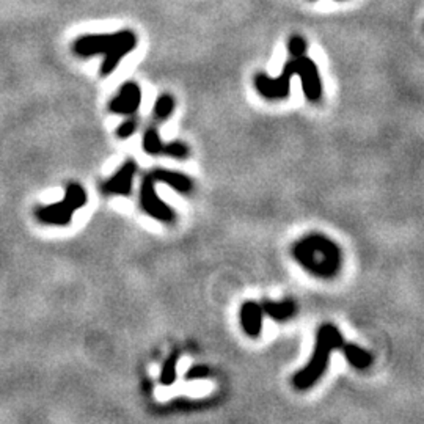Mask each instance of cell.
Wrapping results in <instances>:
<instances>
[{"label": "cell", "instance_id": "1", "mask_svg": "<svg viewBox=\"0 0 424 424\" xmlns=\"http://www.w3.org/2000/svg\"><path fill=\"white\" fill-rule=\"evenodd\" d=\"M137 46V36L133 30H120L115 33L84 35L74 41L72 50L79 57L104 55L101 67L102 76H111L118 67L123 57L133 52Z\"/></svg>", "mask_w": 424, "mask_h": 424}, {"label": "cell", "instance_id": "2", "mask_svg": "<svg viewBox=\"0 0 424 424\" xmlns=\"http://www.w3.org/2000/svg\"><path fill=\"white\" fill-rule=\"evenodd\" d=\"M296 261L319 279H333L341 269V252L333 240L320 235H310L292 248Z\"/></svg>", "mask_w": 424, "mask_h": 424}, {"label": "cell", "instance_id": "3", "mask_svg": "<svg viewBox=\"0 0 424 424\" xmlns=\"http://www.w3.org/2000/svg\"><path fill=\"white\" fill-rule=\"evenodd\" d=\"M342 335L341 332L332 324H325L319 328L316 346H314V354L311 357L310 363L299 371L292 379V385L297 390H308L323 377L330 360V354L333 349H340L342 346Z\"/></svg>", "mask_w": 424, "mask_h": 424}, {"label": "cell", "instance_id": "4", "mask_svg": "<svg viewBox=\"0 0 424 424\" xmlns=\"http://www.w3.org/2000/svg\"><path fill=\"white\" fill-rule=\"evenodd\" d=\"M89 201L87 190L79 182H69L65 190V199L48 206H40L35 211V217L41 223L50 226H67L72 221L76 211L84 208Z\"/></svg>", "mask_w": 424, "mask_h": 424}, {"label": "cell", "instance_id": "5", "mask_svg": "<svg viewBox=\"0 0 424 424\" xmlns=\"http://www.w3.org/2000/svg\"><path fill=\"white\" fill-rule=\"evenodd\" d=\"M296 76V60H291L283 67L279 77H269L266 74H258L255 77V89L262 98L269 101L286 99L291 93V79Z\"/></svg>", "mask_w": 424, "mask_h": 424}, {"label": "cell", "instance_id": "6", "mask_svg": "<svg viewBox=\"0 0 424 424\" xmlns=\"http://www.w3.org/2000/svg\"><path fill=\"white\" fill-rule=\"evenodd\" d=\"M140 203L146 214L151 216L152 218H156V221L165 222V223L174 222V217H177L174 216V211L157 196L156 181L151 174H146L142 181Z\"/></svg>", "mask_w": 424, "mask_h": 424}, {"label": "cell", "instance_id": "7", "mask_svg": "<svg viewBox=\"0 0 424 424\" xmlns=\"http://www.w3.org/2000/svg\"><path fill=\"white\" fill-rule=\"evenodd\" d=\"M296 76L302 80V89L305 96L311 102H318L323 96V84H320L319 69L311 58L296 57Z\"/></svg>", "mask_w": 424, "mask_h": 424}, {"label": "cell", "instance_id": "8", "mask_svg": "<svg viewBox=\"0 0 424 424\" xmlns=\"http://www.w3.org/2000/svg\"><path fill=\"white\" fill-rule=\"evenodd\" d=\"M142 104V90L135 82L124 84L118 94L111 101L108 111L116 115H134Z\"/></svg>", "mask_w": 424, "mask_h": 424}, {"label": "cell", "instance_id": "9", "mask_svg": "<svg viewBox=\"0 0 424 424\" xmlns=\"http://www.w3.org/2000/svg\"><path fill=\"white\" fill-rule=\"evenodd\" d=\"M137 172V165L133 160H128L126 164L120 167V170L115 173V177L102 182V192L106 195H129L133 192V181Z\"/></svg>", "mask_w": 424, "mask_h": 424}, {"label": "cell", "instance_id": "10", "mask_svg": "<svg viewBox=\"0 0 424 424\" xmlns=\"http://www.w3.org/2000/svg\"><path fill=\"white\" fill-rule=\"evenodd\" d=\"M262 319H264V313L257 302H245L240 308V324H242L244 332L252 338L261 335Z\"/></svg>", "mask_w": 424, "mask_h": 424}, {"label": "cell", "instance_id": "11", "mask_svg": "<svg viewBox=\"0 0 424 424\" xmlns=\"http://www.w3.org/2000/svg\"><path fill=\"white\" fill-rule=\"evenodd\" d=\"M155 181L164 182L168 187H172L173 190H177L179 194H189L192 192L194 189V182L186 174H182L179 172H173V170H164V168H157V170L150 173Z\"/></svg>", "mask_w": 424, "mask_h": 424}, {"label": "cell", "instance_id": "12", "mask_svg": "<svg viewBox=\"0 0 424 424\" xmlns=\"http://www.w3.org/2000/svg\"><path fill=\"white\" fill-rule=\"evenodd\" d=\"M261 308L262 313L275 320H288L297 313V305L291 299L283 302H264Z\"/></svg>", "mask_w": 424, "mask_h": 424}, {"label": "cell", "instance_id": "13", "mask_svg": "<svg viewBox=\"0 0 424 424\" xmlns=\"http://www.w3.org/2000/svg\"><path fill=\"white\" fill-rule=\"evenodd\" d=\"M342 352H345L346 360L357 369H367L372 364V357L368 350L362 349L357 345H345L342 342Z\"/></svg>", "mask_w": 424, "mask_h": 424}, {"label": "cell", "instance_id": "14", "mask_svg": "<svg viewBox=\"0 0 424 424\" xmlns=\"http://www.w3.org/2000/svg\"><path fill=\"white\" fill-rule=\"evenodd\" d=\"M162 148H164V142L160 140L157 130L155 128H150L143 135L145 152H148V155H152V156H157V155H162Z\"/></svg>", "mask_w": 424, "mask_h": 424}, {"label": "cell", "instance_id": "15", "mask_svg": "<svg viewBox=\"0 0 424 424\" xmlns=\"http://www.w3.org/2000/svg\"><path fill=\"white\" fill-rule=\"evenodd\" d=\"M177 368H178V354H173L167 358L162 371H160V384L168 386L177 380Z\"/></svg>", "mask_w": 424, "mask_h": 424}, {"label": "cell", "instance_id": "16", "mask_svg": "<svg viewBox=\"0 0 424 424\" xmlns=\"http://www.w3.org/2000/svg\"><path fill=\"white\" fill-rule=\"evenodd\" d=\"M174 111V99L170 94H160L155 104V116L157 120H167Z\"/></svg>", "mask_w": 424, "mask_h": 424}, {"label": "cell", "instance_id": "17", "mask_svg": "<svg viewBox=\"0 0 424 424\" xmlns=\"http://www.w3.org/2000/svg\"><path fill=\"white\" fill-rule=\"evenodd\" d=\"M162 155L172 156L174 159H186L190 155V150L186 143L182 142H173V143H164Z\"/></svg>", "mask_w": 424, "mask_h": 424}, {"label": "cell", "instance_id": "18", "mask_svg": "<svg viewBox=\"0 0 424 424\" xmlns=\"http://www.w3.org/2000/svg\"><path fill=\"white\" fill-rule=\"evenodd\" d=\"M288 49H289V54L292 57H302L305 55L306 52V41L305 38H302V36H292V38H289L288 41Z\"/></svg>", "mask_w": 424, "mask_h": 424}, {"label": "cell", "instance_id": "19", "mask_svg": "<svg viewBox=\"0 0 424 424\" xmlns=\"http://www.w3.org/2000/svg\"><path fill=\"white\" fill-rule=\"evenodd\" d=\"M135 129H137V123L134 120H128L116 129V135H118V138H121V140H126V138H129L130 135H134Z\"/></svg>", "mask_w": 424, "mask_h": 424}, {"label": "cell", "instance_id": "20", "mask_svg": "<svg viewBox=\"0 0 424 424\" xmlns=\"http://www.w3.org/2000/svg\"><path fill=\"white\" fill-rule=\"evenodd\" d=\"M211 374V369L204 364H199V367H194L187 371L186 379L187 380H200V379H206Z\"/></svg>", "mask_w": 424, "mask_h": 424}]
</instances>
